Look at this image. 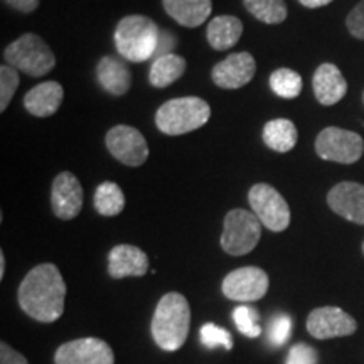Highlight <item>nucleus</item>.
<instances>
[{"label":"nucleus","mask_w":364,"mask_h":364,"mask_svg":"<svg viewBox=\"0 0 364 364\" xmlns=\"http://www.w3.org/2000/svg\"><path fill=\"white\" fill-rule=\"evenodd\" d=\"M66 284L54 263L34 267L17 290V302L27 316L44 324H53L65 312Z\"/></svg>","instance_id":"1"},{"label":"nucleus","mask_w":364,"mask_h":364,"mask_svg":"<svg viewBox=\"0 0 364 364\" xmlns=\"http://www.w3.org/2000/svg\"><path fill=\"white\" fill-rule=\"evenodd\" d=\"M191 327V307L179 292H169L159 300L152 317V338L162 351L174 353L186 344Z\"/></svg>","instance_id":"2"},{"label":"nucleus","mask_w":364,"mask_h":364,"mask_svg":"<svg viewBox=\"0 0 364 364\" xmlns=\"http://www.w3.org/2000/svg\"><path fill=\"white\" fill-rule=\"evenodd\" d=\"M161 39V29L147 16H127L118 22L113 33V43L118 54L130 63L154 59Z\"/></svg>","instance_id":"3"},{"label":"nucleus","mask_w":364,"mask_h":364,"mask_svg":"<svg viewBox=\"0 0 364 364\" xmlns=\"http://www.w3.org/2000/svg\"><path fill=\"white\" fill-rule=\"evenodd\" d=\"M211 117V107L198 97H182L162 103L156 113L157 129L166 135H184L201 129Z\"/></svg>","instance_id":"4"},{"label":"nucleus","mask_w":364,"mask_h":364,"mask_svg":"<svg viewBox=\"0 0 364 364\" xmlns=\"http://www.w3.org/2000/svg\"><path fill=\"white\" fill-rule=\"evenodd\" d=\"M6 65L33 78H41L56 66V56L48 43L34 33L22 34L4 49Z\"/></svg>","instance_id":"5"},{"label":"nucleus","mask_w":364,"mask_h":364,"mask_svg":"<svg viewBox=\"0 0 364 364\" xmlns=\"http://www.w3.org/2000/svg\"><path fill=\"white\" fill-rule=\"evenodd\" d=\"M262 223L247 209H231L225 218L221 248L231 257H243L257 248L262 238Z\"/></svg>","instance_id":"6"},{"label":"nucleus","mask_w":364,"mask_h":364,"mask_svg":"<svg viewBox=\"0 0 364 364\" xmlns=\"http://www.w3.org/2000/svg\"><path fill=\"white\" fill-rule=\"evenodd\" d=\"M248 203L252 206L255 216L267 230L273 233H282L290 225V208L285 198L275 188L265 182L255 184L248 193Z\"/></svg>","instance_id":"7"},{"label":"nucleus","mask_w":364,"mask_h":364,"mask_svg":"<svg viewBox=\"0 0 364 364\" xmlns=\"http://www.w3.org/2000/svg\"><path fill=\"white\" fill-rule=\"evenodd\" d=\"M316 152L322 161L354 164L363 157L364 140L356 132L327 127L317 135Z\"/></svg>","instance_id":"8"},{"label":"nucleus","mask_w":364,"mask_h":364,"mask_svg":"<svg viewBox=\"0 0 364 364\" xmlns=\"http://www.w3.org/2000/svg\"><path fill=\"white\" fill-rule=\"evenodd\" d=\"M105 145L112 157L129 167H140L149 159V145L142 132L130 125L112 127L105 135Z\"/></svg>","instance_id":"9"},{"label":"nucleus","mask_w":364,"mask_h":364,"mask_svg":"<svg viewBox=\"0 0 364 364\" xmlns=\"http://www.w3.org/2000/svg\"><path fill=\"white\" fill-rule=\"evenodd\" d=\"M267 272L258 267H243L230 272L223 279L221 290L226 299L235 302H257L268 292Z\"/></svg>","instance_id":"10"},{"label":"nucleus","mask_w":364,"mask_h":364,"mask_svg":"<svg viewBox=\"0 0 364 364\" xmlns=\"http://www.w3.org/2000/svg\"><path fill=\"white\" fill-rule=\"evenodd\" d=\"M56 364H115L108 343L98 338H81L61 344L54 354Z\"/></svg>","instance_id":"11"},{"label":"nucleus","mask_w":364,"mask_h":364,"mask_svg":"<svg viewBox=\"0 0 364 364\" xmlns=\"http://www.w3.org/2000/svg\"><path fill=\"white\" fill-rule=\"evenodd\" d=\"M85 193L78 177L73 172H59L51 188V208L54 216L63 221L75 220L83 209Z\"/></svg>","instance_id":"12"},{"label":"nucleus","mask_w":364,"mask_h":364,"mask_svg":"<svg viewBox=\"0 0 364 364\" xmlns=\"http://www.w3.org/2000/svg\"><path fill=\"white\" fill-rule=\"evenodd\" d=\"M307 331L312 338L322 341L346 338L358 331V322L339 307H318L309 314Z\"/></svg>","instance_id":"13"},{"label":"nucleus","mask_w":364,"mask_h":364,"mask_svg":"<svg viewBox=\"0 0 364 364\" xmlns=\"http://www.w3.org/2000/svg\"><path fill=\"white\" fill-rule=\"evenodd\" d=\"M257 73V61L250 53H233L218 63L211 71V80L218 88L238 90L248 85Z\"/></svg>","instance_id":"14"},{"label":"nucleus","mask_w":364,"mask_h":364,"mask_svg":"<svg viewBox=\"0 0 364 364\" xmlns=\"http://www.w3.org/2000/svg\"><path fill=\"white\" fill-rule=\"evenodd\" d=\"M327 204L336 215L364 226V186L359 182H339L327 194Z\"/></svg>","instance_id":"15"},{"label":"nucleus","mask_w":364,"mask_h":364,"mask_svg":"<svg viewBox=\"0 0 364 364\" xmlns=\"http://www.w3.org/2000/svg\"><path fill=\"white\" fill-rule=\"evenodd\" d=\"M149 272V257L144 250L134 245H117L108 253V273L112 279L144 277Z\"/></svg>","instance_id":"16"},{"label":"nucleus","mask_w":364,"mask_h":364,"mask_svg":"<svg viewBox=\"0 0 364 364\" xmlns=\"http://www.w3.org/2000/svg\"><path fill=\"white\" fill-rule=\"evenodd\" d=\"M312 88L317 102L324 107H332L339 103L348 93V81L343 73L332 63H324L314 73Z\"/></svg>","instance_id":"17"},{"label":"nucleus","mask_w":364,"mask_h":364,"mask_svg":"<svg viewBox=\"0 0 364 364\" xmlns=\"http://www.w3.org/2000/svg\"><path fill=\"white\" fill-rule=\"evenodd\" d=\"M97 80L113 97H124L132 86V71L124 58L103 56L97 65Z\"/></svg>","instance_id":"18"},{"label":"nucleus","mask_w":364,"mask_h":364,"mask_svg":"<svg viewBox=\"0 0 364 364\" xmlns=\"http://www.w3.org/2000/svg\"><path fill=\"white\" fill-rule=\"evenodd\" d=\"M63 98H65V90L58 81H44L27 91L24 108L33 117L48 118L59 110Z\"/></svg>","instance_id":"19"},{"label":"nucleus","mask_w":364,"mask_h":364,"mask_svg":"<svg viewBox=\"0 0 364 364\" xmlns=\"http://www.w3.org/2000/svg\"><path fill=\"white\" fill-rule=\"evenodd\" d=\"M162 7L177 24L193 29L203 26L209 19L213 2L211 0H162Z\"/></svg>","instance_id":"20"},{"label":"nucleus","mask_w":364,"mask_h":364,"mask_svg":"<svg viewBox=\"0 0 364 364\" xmlns=\"http://www.w3.org/2000/svg\"><path fill=\"white\" fill-rule=\"evenodd\" d=\"M243 22L235 16H218L209 21L206 29L208 43L215 51H228L240 43Z\"/></svg>","instance_id":"21"},{"label":"nucleus","mask_w":364,"mask_h":364,"mask_svg":"<svg viewBox=\"0 0 364 364\" xmlns=\"http://www.w3.org/2000/svg\"><path fill=\"white\" fill-rule=\"evenodd\" d=\"M263 144L279 154L290 152L299 140V130L289 118H275L267 122L262 132Z\"/></svg>","instance_id":"22"},{"label":"nucleus","mask_w":364,"mask_h":364,"mask_svg":"<svg viewBox=\"0 0 364 364\" xmlns=\"http://www.w3.org/2000/svg\"><path fill=\"white\" fill-rule=\"evenodd\" d=\"M186 66H188L186 59L182 56H177L174 53L154 59L149 73L150 85L159 90L167 88V86L176 83L184 75Z\"/></svg>","instance_id":"23"},{"label":"nucleus","mask_w":364,"mask_h":364,"mask_svg":"<svg viewBox=\"0 0 364 364\" xmlns=\"http://www.w3.org/2000/svg\"><path fill=\"white\" fill-rule=\"evenodd\" d=\"M93 204L98 215L107 218L118 216L125 209V194L115 182H102L95 191Z\"/></svg>","instance_id":"24"},{"label":"nucleus","mask_w":364,"mask_h":364,"mask_svg":"<svg viewBox=\"0 0 364 364\" xmlns=\"http://www.w3.org/2000/svg\"><path fill=\"white\" fill-rule=\"evenodd\" d=\"M243 6L263 24H282L289 14L284 0H243Z\"/></svg>","instance_id":"25"},{"label":"nucleus","mask_w":364,"mask_h":364,"mask_svg":"<svg viewBox=\"0 0 364 364\" xmlns=\"http://www.w3.org/2000/svg\"><path fill=\"white\" fill-rule=\"evenodd\" d=\"M270 88L280 98H297L302 93V76L290 68H280L270 75Z\"/></svg>","instance_id":"26"},{"label":"nucleus","mask_w":364,"mask_h":364,"mask_svg":"<svg viewBox=\"0 0 364 364\" xmlns=\"http://www.w3.org/2000/svg\"><path fill=\"white\" fill-rule=\"evenodd\" d=\"M21 76L16 68L2 65L0 66V112H6L7 107L11 105L14 95L19 88Z\"/></svg>","instance_id":"27"},{"label":"nucleus","mask_w":364,"mask_h":364,"mask_svg":"<svg viewBox=\"0 0 364 364\" xmlns=\"http://www.w3.org/2000/svg\"><path fill=\"white\" fill-rule=\"evenodd\" d=\"M233 321L238 331L247 338H258L262 334V327L258 324L260 316L250 306H240L235 309L233 312Z\"/></svg>","instance_id":"28"},{"label":"nucleus","mask_w":364,"mask_h":364,"mask_svg":"<svg viewBox=\"0 0 364 364\" xmlns=\"http://www.w3.org/2000/svg\"><path fill=\"white\" fill-rule=\"evenodd\" d=\"M199 336H201V343L206 346V348L213 349V348H220L226 349V351H231L233 349V338L226 329L223 327L213 324V322H208L201 327L199 331Z\"/></svg>","instance_id":"29"},{"label":"nucleus","mask_w":364,"mask_h":364,"mask_svg":"<svg viewBox=\"0 0 364 364\" xmlns=\"http://www.w3.org/2000/svg\"><path fill=\"white\" fill-rule=\"evenodd\" d=\"M292 329V318L287 316V314H277V316L272 318L270 327H268V341H270L273 346L285 344L287 341L290 339Z\"/></svg>","instance_id":"30"},{"label":"nucleus","mask_w":364,"mask_h":364,"mask_svg":"<svg viewBox=\"0 0 364 364\" xmlns=\"http://www.w3.org/2000/svg\"><path fill=\"white\" fill-rule=\"evenodd\" d=\"M318 354L312 346L306 343L294 344L290 348L289 356H287V364H317Z\"/></svg>","instance_id":"31"},{"label":"nucleus","mask_w":364,"mask_h":364,"mask_svg":"<svg viewBox=\"0 0 364 364\" xmlns=\"http://www.w3.org/2000/svg\"><path fill=\"white\" fill-rule=\"evenodd\" d=\"M348 31L356 39L364 41V0L358 4L356 7L349 12L348 19H346Z\"/></svg>","instance_id":"32"},{"label":"nucleus","mask_w":364,"mask_h":364,"mask_svg":"<svg viewBox=\"0 0 364 364\" xmlns=\"http://www.w3.org/2000/svg\"><path fill=\"white\" fill-rule=\"evenodd\" d=\"M0 364H29L27 359L12 349L7 343H0Z\"/></svg>","instance_id":"33"},{"label":"nucleus","mask_w":364,"mask_h":364,"mask_svg":"<svg viewBox=\"0 0 364 364\" xmlns=\"http://www.w3.org/2000/svg\"><path fill=\"white\" fill-rule=\"evenodd\" d=\"M176 46H177V39L174 38V34L167 33V31H161V39H159V46H157V51L154 59L166 56V54H172V51L176 49Z\"/></svg>","instance_id":"34"},{"label":"nucleus","mask_w":364,"mask_h":364,"mask_svg":"<svg viewBox=\"0 0 364 364\" xmlns=\"http://www.w3.org/2000/svg\"><path fill=\"white\" fill-rule=\"evenodd\" d=\"M2 2L21 14H33L39 7L41 0H2Z\"/></svg>","instance_id":"35"},{"label":"nucleus","mask_w":364,"mask_h":364,"mask_svg":"<svg viewBox=\"0 0 364 364\" xmlns=\"http://www.w3.org/2000/svg\"><path fill=\"white\" fill-rule=\"evenodd\" d=\"M299 2L307 9H318V7L329 6L332 0H299Z\"/></svg>","instance_id":"36"},{"label":"nucleus","mask_w":364,"mask_h":364,"mask_svg":"<svg viewBox=\"0 0 364 364\" xmlns=\"http://www.w3.org/2000/svg\"><path fill=\"white\" fill-rule=\"evenodd\" d=\"M6 277V255L4 252H0V280Z\"/></svg>","instance_id":"37"},{"label":"nucleus","mask_w":364,"mask_h":364,"mask_svg":"<svg viewBox=\"0 0 364 364\" xmlns=\"http://www.w3.org/2000/svg\"><path fill=\"white\" fill-rule=\"evenodd\" d=\"M363 255H364V241H363Z\"/></svg>","instance_id":"38"},{"label":"nucleus","mask_w":364,"mask_h":364,"mask_svg":"<svg viewBox=\"0 0 364 364\" xmlns=\"http://www.w3.org/2000/svg\"><path fill=\"white\" fill-rule=\"evenodd\" d=\"M363 102H364V91H363Z\"/></svg>","instance_id":"39"}]
</instances>
